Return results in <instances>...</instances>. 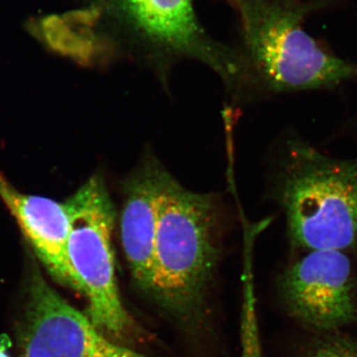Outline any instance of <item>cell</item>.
I'll use <instances>...</instances> for the list:
<instances>
[{
    "label": "cell",
    "instance_id": "4",
    "mask_svg": "<svg viewBox=\"0 0 357 357\" xmlns=\"http://www.w3.org/2000/svg\"><path fill=\"white\" fill-rule=\"evenodd\" d=\"M279 178L289 234L307 251L357 243V159H337L294 142Z\"/></svg>",
    "mask_w": 357,
    "mask_h": 357
},
{
    "label": "cell",
    "instance_id": "8",
    "mask_svg": "<svg viewBox=\"0 0 357 357\" xmlns=\"http://www.w3.org/2000/svg\"><path fill=\"white\" fill-rule=\"evenodd\" d=\"M168 170L149 154L122 184L121 241L131 274L139 287L149 291L160 194Z\"/></svg>",
    "mask_w": 357,
    "mask_h": 357
},
{
    "label": "cell",
    "instance_id": "1",
    "mask_svg": "<svg viewBox=\"0 0 357 357\" xmlns=\"http://www.w3.org/2000/svg\"><path fill=\"white\" fill-rule=\"evenodd\" d=\"M96 24L105 23L109 41L165 76L182 59L210 67L230 91L253 84L241 51L206 31L192 0H84Z\"/></svg>",
    "mask_w": 357,
    "mask_h": 357
},
{
    "label": "cell",
    "instance_id": "5",
    "mask_svg": "<svg viewBox=\"0 0 357 357\" xmlns=\"http://www.w3.org/2000/svg\"><path fill=\"white\" fill-rule=\"evenodd\" d=\"M65 204L70 286L84 294L88 317L100 332L123 337L132 321L117 288L112 243L116 213L107 185L100 176H93Z\"/></svg>",
    "mask_w": 357,
    "mask_h": 357
},
{
    "label": "cell",
    "instance_id": "3",
    "mask_svg": "<svg viewBox=\"0 0 357 357\" xmlns=\"http://www.w3.org/2000/svg\"><path fill=\"white\" fill-rule=\"evenodd\" d=\"M241 20V53L255 84L275 91L333 88L357 75L356 66L328 53L304 29L319 3L234 0Z\"/></svg>",
    "mask_w": 357,
    "mask_h": 357
},
{
    "label": "cell",
    "instance_id": "6",
    "mask_svg": "<svg viewBox=\"0 0 357 357\" xmlns=\"http://www.w3.org/2000/svg\"><path fill=\"white\" fill-rule=\"evenodd\" d=\"M281 289L292 316L319 333L357 321L354 270L344 251H309L286 270Z\"/></svg>",
    "mask_w": 357,
    "mask_h": 357
},
{
    "label": "cell",
    "instance_id": "11",
    "mask_svg": "<svg viewBox=\"0 0 357 357\" xmlns=\"http://www.w3.org/2000/svg\"><path fill=\"white\" fill-rule=\"evenodd\" d=\"M0 357H9L7 356L6 352L4 351V349H1V347H0Z\"/></svg>",
    "mask_w": 357,
    "mask_h": 357
},
{
    "label": "cell",
    "instance_id": "9",
    "mask_svg": "<svg viewBox=\"0 0 357 357\" xmlns=\"http://www.w3.org/2000/svg\"><path fill=\"white\" fill-rule=\"evenodd\" d=\"M0 198L52 276L70 286L66 262L70 220L66 204L22 194L10 184L1 171Z\"/></svg>",
    "mask_w": 357,
    "mask_h": 357
},
{
    "label": "cell",
    "instance_id": "12",
    "mask_svg": "<svg viewBox=\"0 0 357 357\" xmlns=\"http://www.w3.org/2000/svg\"><path fill=\"white\" fill-rule=\"evenodd\" d=\"M232 1H234V0H229L230 3H231Z\"/></svg>",
    "mask_w": 357,
    "mask_h": 357
},
{
    "label": "cell",
    "instance_id": "10",
    "mask_svg": "<svg viewBox=\"0 0 357 357\" xmlns=\"http://www.w3.org/2000/svg\"><path fill=\"white\" fill-rule=\"evenodd\" d=\"M307 357H357V337L340 332L321 333Z\"/></svg>",
    "mask_w": 357,
    "mask_h": 357
},
{
    "label": "cell",
    "instance_id": "2",
    "mask_svg": "<svg viewBox=\"0 0 357 357\" xmlns=\"http://www.w3.org/2000/svg\"><path fill=\"white\" fill-rule=\"evenodd\" d=\"M218 206L215 194L190 191L166 176L148 293L175 318L191 319L203 303L218 255Z\"/></svg>",
    "mask_w": 357,
    "mask_h": 357
},
{
    "label": "cell",
    "instance_id": "7",
    "mask_svg": "<svg viewBox=\"0 0 357 357\" xmlns=\"http://www.w3.org/2000/svg\"><path fill=\"white\" fill-rule=\"evenodd\" d=\"M28 294L22 357H145L107 340L88 314L70 306L41 274L33 275Z\"/></svg>",
    "mask_w": 357,
    "mask_h": 357
}]
</instances>
